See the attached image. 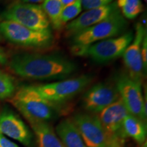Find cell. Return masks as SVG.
Instances as JSON below:
<instances>
[{"mask_svg": "<svg viewBox=\"0 0 147 147\" xmlns=\"http://www.w3.org/2000/svg\"><path fill=\"white\" fill-rule=\"evenodd\" d=\"M129 114L124 103L119 98L97 114L109 140L119 139L123 141L122 127L124 119Z\"/></svg>", "mask_w": 147, "mask_h": 147, "instance_id": "obj_12", "label": "cell"}, {"mask_svg": "<svg viewBox=\"0 0 147 147\" xmlns=\"http://www.w3.org/2000/svg\"><path fill=\"white\" fill-rule=\"evenodd\" d=\"M113 1L114 0H81V4L82 9L87 10L108 5Z\"/></svg>", "mask_w": 147, "mask_h": 147, "instance_id": "obj_22", "label": "cell"}, {"mask_svg": "<svg viewBox=\"0 0 147 147\" xmlns=\"http://www.w3.org/2000/svg\"><path fill=\"white\" fill-rule=\"evenodd\" d=\"M15 0H0V1H3V2H10V1H13Z\"/></svg>", "mask_w": 147, "mask_h": 147, "instance_id": "obj_29", "label": "cell"}, {"mask_svg": "<svg viewBox=\"0 0 147 147\" xmlns=\"http://www.w3.org/2000/svg\"><path fill=\"white\" fill-rule=\"evenodd\" d=\"M45 0H18V2L31 3V4H38V3H42Z\"/></svg>", "mask_w": 147, "mask_h": 147, "instance_id": "obj_27", "label": "cell"}, {"mask_svg": "<svg viewBox=\"0 0 147 147\" xmlns=\"http://www.w3.org/2000/svg\"><path fill=\"white\" fill-rule=\"evenodd\" d=\"M117 9H118L117 2H112L100 8L85 10L83 13L67 23L65 27L66 36L72 37L75 34L100 23L108 17Z\"/></svg>", "mask_w": 147, "mask_h": 147, "instance_id": "obj_13", "label": "cell"}, {"mask_svg": "<svg viewBox=\"0 0 147 147\" xmlns=\"http://www.w3.org/2000/svg\"><path fill=\"white\" fill-rule=\"evenodd\" d=\"M117 7L126 19H134L144 10L141 0H117Z\"/></svg>", "mask_w": 147, "mask_h": 147, "instance_id": "obj_19", "label": "cell"}, {"mask_svg": "<svg viewBox=\"0 0 147 147\" xmlns=\"http://www.w3.org/2000/svg\"><path fill=\"white\" fill-rule=\"evenodd\" d=\"M93 80L91 75L61 80L35 86L38 93L47 100L57 104L68 100L85 89Z\"/></svg>", "mask_w": 147, "mask_h": 147, "instance_id": "obj_7", "label": "cell"}, {"mask_svg": "<svg viewBox=\"0 0 147 147\" xmlns=\"http://www.w3.org/2000/svg\"><path fill=\"white\" fill-rule=\"evenodd\" d=\"M8 65L18 76L36 80H63L78 69L74 61L58 54L19 53L10 59Z\"/></svg>", "mask_w": 147, "mask_h": 147, "instance_id": "obj_1", "label": "cell"}, {"mask_svg": "<svg viewBox=\"0 0 147 147\" xmlns=\"http://www.w3.org/2000/svg\"><path fill=\"white\" fill-rule=\"evenodd\" d=\"M7 61V56L5 51L0 47V64H4Z\"/></svg>", "mask_w": 147, "mask_h": 147, "instance_id": "obj_26", "label": "cell"}, {"mask_svg": "<svg viewBox=\"0 0 147 147\" xmlns=\"http://www.w3.org/2000/svg\"><path fill=\"white\" fill-rule=\"evenodd\" d=\"M146 34V27L142 23H138L136 25L133 40L123 55L124 64L127 69V74L140 83H142L144 74L141 57V45Z\"/></svg>", "mask_w": 147, "mask_h": 147, "instance_id": "obj_11", "label": "cell"}, {"mask_svg": "<svg viewBox=\"0 0 147 147\" xmlns=\"http://www.w3.org/2000/svg\"><path fill=\"white\" fill-rule=\"evenodd\" d=\"M133 38L132 32L123 33L120 36L95 42L80 51L78 55L88 57L95 63H108L122 57Z\"/></svg>", "mask_w": 147, "mask_h": 147, "instance_id": "obj_5", "label": "cell"}, {"mask_svg": "<svg viewBox=\"0 0 147 147\" xmlns=\"http://www.w3.org/2000/svg\"><path fill=\"white\" fill-rule=\"evenodd\" d=\"M82 10L81 0H76L74 2L63 7L60 20L62 25L69 23L79 16Z\"/></svg>", "mask_w": 147, "mask_h": 147, "instance_id": "obj_20", "label": "cell"}, {"mask_svg": "<svg viewBox=\"0 0 147 147\" xmlns=\"http://www.w3.org/2000/svg\"><path fill=\"white\" fill-rule=\"evenodd\" d=\"M143 147H146V144H145V146H143Z\"/></svg>", "mask_w": 147, "mask_h": 147, "instance_id": "obj_30", "label": "cell"}, {"mask_svg": "<svg viewBox=\"0 0 147 147\" xmlns=\"http://www.w3.org/2000/svg\"><path fill=\"white\" fill-rule=\"evenodd\" d=\"M36 135L38 147H63L56 132L48 122L30 123Z\"/></svg>", "mask_w": 147, "mask_h": 147, "instance_id": "obj_16", "label": "cell"}, {"mask_svg": "<svg viewBox=\"0 0 147 147\" xmlns=\"http://www.w3.org/2000/svg\"><path fill=\"white\" fill-rule=\"evenodd\" d=\"M55 131L63 147H87L71 119L60 121Z\"/></svg>", "mask_w": 147, "mask_h": 147, "instance_id": "obj_15", "label": "cell"}, {"mask_svg": "<svg viewBox=\"0 0 147 147\" xmlns=\"http://www.w3.org/2000/svg\"><path fill=\"white\" fill-rule=\"evenodd\" d=\"M0 147H19L15 142H12L8 137L0 134Z\"/></svg>", "mask_w": 147, "mask_h": 147, "instance_id": "obj_24", "label": "cell"}, {"mask_svg": "<svg viewBox=\"0 0 147 147\" xmlns=\"http://www.w3.org/2000/svg\"><path fill=\"white\" fill-rule=\"evenodd\" d=\"M0 134L18 141L25 146L32 142L33 136L26 125L10 110L0 113Z\"/></svg>", "mask_w": 147, "mask_h": 147, "instance_id": "obj_14", "label": "cell"}, {"mask_svg": "<svg viewBox=\"0 0 147 147\" xmlns=\"http://www.w3.org/2000/svg\"><path fill=\"white\" fill-rule=\"evenodd\" d=\"M11 102L29 123L48 122L56 113V104L42 97L35 86L20 88L12 96Z\"/></svg>", "mask_w": 147, "mask_h": 147, "instance_id": "obj_3", "label": "cell"}, {"mask_svg": "<svg viewBox=\"0 0 147 147\" xmlns=\"http://www.w3.org/2000/svg\"><path fill=\"white\" fill-rule=\"evenodd\" d=\"M71 119L87 147H108L110 140L97 115L79 113Z\"/></svg>", "mask_w": 147, "mask_h": 147, "instance_id": "obj_9", "label": "cell"}, {"mask_svg": "<svg viewBox=\"0 0 147 147\" xmlns=\"http://www.w3.org/2000/svg\"><path fill=\"white\" fill-rule=\"evenodd\" d=\"M123 141L119 139H111L110 140L109 144L108 147H122Z\"/></svg>", "mask_w": 147, "mask_h": 147, "instance_id": "obj_25", "label": "cell"}, {"mask_svg": "<svg viewBox=\"0 0 147 147\" xmlns=\"http://www.w3.org/2000/svg\"><path fill=\"white\" fill-rule=\"evenodd\" d=\"M0 34L14 45L30 49H47L54 42L52 31L34 30L7 20L0 23Z\"/></svg>", "mask_w": 147, "mask_h": 147, "instance_id": "obj_4", "label": "cell"}, {"mask_svg": "<svg viewBox=\"0 0 147 147\" xmlns=\"http://www.w3.org/2000/svg\"><path fill=\"white\" fill-rule=\"evenodd\" d=\"M42 8L47 14L51 25V27L56 30L61 28L60 16L63 5L61 0H45L42 3Z\"/></svg>", "mask_w": 147, "mask_h": 147, "instance_id": "obj_18", "label": "cell"}, {"mask_svg": "<svg viewBox=\"0 0 147 147\" xmlns=\"http://www.w3.org/2000/svg\"><path fill=\"white\" fill-rule=\"evenodd\" d=\"M141 57L144 71H146L147 67V33L145 34L141 45Z\"/></svg>", "mask_w": 147, "mask_h": 147, "instance_id": "obj_23", "label": "cell"}, {"mask_svg": "<svg viewBox=\"0 0 147 147\" xmlns=\"http://www.w3.org/2000/svg\"><path fill=\"white\" fill-rule=\"evenodd\" d=\"M119 97L115 84L102 82L92 86L84 93L82 104L89 113L97 115Z\"/></svg>", "mask_w": 147, "mask_h": 147, "instance_id": "obj_10", "label": "cell"}, {"mask_svg": "<svg viewBox=\"0 0 147 147\" xmlns=\"http://www.w3.org/2000/svg\"><path fill=\"white\" fill-rule=\"evenodd\" d=\"M1 16L4 20L16 22L34 30L52 31L50 21L40 5L16 2Z\"/></svg>", "mask_w": 147, "mask_h": 147, "instance_id": "obj_6", "label": "cell"}, {"mask_svg": "<svg viewBox=\"0 0 147 147\" xmlns=\"http://www.w3.org/2000/svg\"><path fill=\"white\" fill-rule=\"evenodd\" d=\"M15 90L13 78L0 69V100L11 97L15 93Z\"/></svg>", "mask_w": 147, "mask_h": 147, "instance_id": "obj_21", "label": "cell"}, {"mask_svg": "<svg viewBox=\"0 0 147 147\" xmlns=\"http://www.w3.org/2000/svg\"><path fill=\"white\" fill-rule=\"evenodd\" d=\"M128 23L119 8L100 23L71 37V49L78 55L80 51L101 40L120 36L127 28Z\"/></svg>", "mask_w": 147, "mask_h": 147, "instance_id": "obj_2", "label": "cell"}, {"mask_svg": "<svg viewBox=\"0 0 147 147\" xmlns=\"http://www.w3.org/2000/svg\"><path fill=\"white\" fill-rule=\"evenodd\" d=\"M115 86L129 113L146 121V102L143 98L141 83L132 79L127 73H121L116 78Z\"/></svg>", "mask_w": 147, "mask_h": 147, "instance_id": "obj_8", "label": "cell"}, {"mask_svg": "<svg viewBox=\"0 0 147 147\" xmlns=\"http://www.w3.org/2000/svg\"><path fill=\"white\" fill-rule=\"evenodd\" d=\"M122 131L125 137H129L138 144L146 142V126L144 121L129 113L124 119Z\"/></svg>", "mask_w": 147, "mask_h": 147, "instance_id": "obj_17", "label": "cell"}, {"mask_svg": "<svg viewBox=\"0 0 147 147\" xmlns=\"http://www.w3.org/2000/svg\"><path fill=\"white\" fill-rule=\"evenodd\" d=\"M61 3H62V5H63V7L65 6V5H67L69 4H70V3L74 2L76 0H61Z\"/></svg>", "mask_w": 147, "mask_h": 147, "instance_id": "obj_28", "label": "cell"}]
</instances>
